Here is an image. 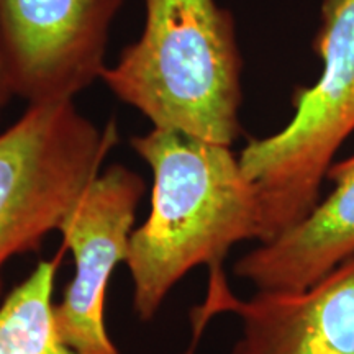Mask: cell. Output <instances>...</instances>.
I'll use <instances>...</instances> for the list:
<instances>
[{
  "mask_svg": "<svg viewBox=\"0 0 354 354\" xmlns=\"http://www.w3.org/2000/svg\"><path fill=\"white\" fill-rule=\"evenodd\" d=\"M13 99L10 82H8V73H7V64H6V56H3V46H2V38H0V118L8 102Z\"/></svg>",
  "mask_w": 354,
  "mask_h": 354,
  "instance_id": "cell-10",
  "label": "cell"
},
{
  "mask_svg": "<svg viewBox=\"0 0 354 354\" xmlns=\"http://www.w3.org/2000/svg\"><path fill=\"white\" fill-rule=\"evenodd\" d=\"M221 266L210 269L209 295L197 310V328L230 312L240 336L230 354H354V256L300 290L234 295Z\"/></svg>",
  "mask_w": 354,
  "mask_h": 354,
  "instance_id": "cell-7",
  "label": "cell"
},
{
  "mask_svg": "<svg viewBox=\"0 0 354 354\" xmlns=\"http://www.w3.org/2000/svg\"><path fill=\"white\" fill-rule=\"evenodd\" d=\"M313 50L322 74L295 92L290 122L251 140L240 165L258 194L261 241L277 238L320 201L322 183L354 131V0H323Z\"/></svg>",
  "mask_w": 354,
  "mask_h": 354,
  "instance_id": "cell-3",
  "label": "cell"
},
{
  "mask_svg": "<svg viewBox=\"0 0 354 354\" xmlns=\"http://www.w3.org/2000/svg\"><path fill=\"white\" fill-rule=\"evenodd\" d=\"M117 141L115 120L99 127L74 100L26 105L0 131V274L59 230Z\"/></svg>",
  "mask_w": 354,
  "mask_h": 354,
  "instance_id": "cell-4",
  "label": "cell"
},
{
  "mask_svg": "<svg viewBox=\"0 0 354 354\" xmlns=\"http://www.w3.org/2000/svg\"><path fill=\"white\" fill-rule=\"evenodd\" d=\"M241 69L233 15L216 0H145L143 32L100 81L151 128L232 146Z\"/></svg>",
  "mask_w": 354,
  "mask_h": 354,
  "instance_id": "cell-2",
  "label": "cell"
},
{
  "mask_svg": "<svg viewBox=\"0 0 354 354\" xmlns=\"http://www.w3.org/2000/svg\"><path fill=\"white\" fill-rule=\"evenodd\" d=\"M123 0H0V38L13 97L76 100L99 81Z\"/></svg>",
  "mask_w": 354,
  "mask_h": 354,
  "instance_id": "cell-5",
  "label": "cell"
},
{
  "mask_svg": "<svg viewBox=\"0 0 354 354\" xmlns=\"http://www.w3.org/2000/svg\"><path fill=\"white\" fill-rule=\"evenodd\" d=\"M333 189L277 238L234 263V276L256 290H300L354 256V154L326 172Z\"/></svg>",
  "mask_w": 354,
  "mask_h": 354,
  "instance_id": "cell-8",
  "label": "cell"
},
{
  "mask_svg": "<svg viewBox=\"0 0 354 354\" xmlns=\"http://www.w3.org/2000/svg\"><path fill=\"white\" fill-rule=\"evenodd\" d=\"M145 192L146 183L136 171L105 167L57 230L73 254L74 274L55 305V322L61 339L79 354H122L107 333L105 297L115 269L127 264Z\"/></svg>",
  "mask_w": 354,
  "mask_h": 354,
  "instance_id": "cell-6",
  "label": "cell"
},
{
  "mask_svg": "<svg viewBox=\"0 0 354 354\" xmlns=\"http://www.w3.org/2000/svg\"><path fill=\"white\" fill-rule=\"evenodd\" d=\"M131 148L153 174L149 214L127 259L133 310L149 322L192 269L216 268L238 243L261 241V209L232 146L151 128Z\"/></svg>",
  "mask_w": 354,
  "mask_h": 354,
  "instance_id": "cell-1",
  "label": "cell"
},
{
  "mask_svg": "<svg viewBox=\"0 0 354 354\" xmlns=\"http://www.w3.org/2000/svg\"><path fill=\"white\" fill-rule=\"evenodd\" d=\"M59 259L39 261L0 304V354H79L55 322V281Z\"/></svg>",
  "mask_w": 354,
  "mask_h": 354,
  "instance_id": "cell-9",
  "label": "cell"
}]
</instances>
